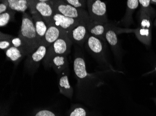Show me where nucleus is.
Returning a JSON list of instances; mask_svg holds the SVG:
<instances>
[{
	"instance_id": "f257e3e1",
	"label": "nucleus",
	"mask_w": 156,
	"mask_h": 116,
	"mask_svg": "<svg viewBox=\"0 0 156 116\" xmlns=\"http://www.w3.org/2000/svg\"><path fill=\"white\" fill-rule=\"evenodd\" d=\"M18 36L23 40L26 47L27 55L39 46L38 37L34 21L27 12L22 14V20Z\"/></svg>"
},
{
	"instance_id": "f03ea898",
	"label": "nucleus",
	"mask_w": 156,
	"mask_h": 116,
	"mask_svg": "<svg viewBox=\"0 0 156 116\" xmlns=\"http://www.w3.org/2000/svg\"><path fill=\"white\" fill-rule=\"evenodd\" d=\"M54 12L69 18L87 22L89 21L88 12L84 9L75 8L62 0H49Z\"/></svg>"
},
{
	"instance_id": "7ed1b4c3",
	"label": "nucleus",
	"mask_w": 156,
	"mask_h": 116,
	"mask_svg": "<svg viewBox=\"0 0 156 116\" xmlns=\"http://www.w3.org/2000/svg\"><path fill=\"white\" fill-rule=\"evenodd\" d=\"M73 43L68 36V33L64 32L56 41L49 46L46 55L44 59V64L49 66L51 59L56 55H69Z\"/></svg>"
},
{
	"instance_id": "20e7f679",
	"label": "nucleus",
	"mask_w": 156,
	"mask_h": 116,
	"mask_svg": "<svg viewBox=\"0 0 156 116\" xmlns=\"http://www.w3.org/2000/svg\"><path fill=\"white\" fill-rule=\"evenodd\" d=\"M87 52L99 62L108 63L106 60V43L89 35L84 45Z\"/></svg>"
},
{
	"instance_id": "39448f33",
	"label": "nucleus",
	"mask_w": 156,
	"mask_h": 116,
	"mask_svg": "<svg viewBox=\"0 0 156 116\" xmlns=\"http://www.w3.org/2000/svg\"><path fill=\"white\" fill-rule=\"evenodd\" d=\"M87 3L90 20L102 23H108L107 7L104 2L100 0H87Z\"/></svg>"
},
{
	"instance_id": "423d86ee",
	"label": "nucleus",
	"mask_w": 156,
	"mask_h": 116,
	"mask_svg": "<svg viewBox=\"0 0 156 116\" xmlns=\"http://www.w3.org/2000/svg\"><path fill=\"white\" fill-rule=\"evenodd\" d=\"M48 48L47 46L40 43L35 50L27 56L25 65L30 70L33 71L37 68L40 62L44 59Z\"/></svg>"
},
{
	"instance_id": "0eeeda50",
	"label": "nucleus",
	"mask_w": 156,
	"mask_h": 116,
	"mask_svg": "<svg viewBox=\"0 0 156 116\" xmlns=\"http://www.w3.org/2000/svg\"><path fill=\"white\" fill-rule=\"evenodd\" d=\"M106 41L109 44L115 57L120 59L122 57V49L115 30V27L108 23L105 34Z\"/></svg>"
},
{
	"instance_id": "6e6552de",
	"label": "nucleus",
	"mask_w": 156,
	"mask_h": 116,
	"mask_svg": "<svg viewBox=\"0 0 156 116\" xmlns=\"http://www.w3.org/2000/svg\"><path fill=\"white\" fill-rule=\"evenodd\" d=\"M87 23V22H81L68 33V36L73 43L79 47L84 46L85 41L89 35Z\"/></svg>"
},
{
	"instance_id": "1a4fd4ad",
	"label": "nucleus",
	"mask_w": 156,
	"mask_h": 116,
	"mask_svg": "<svg viewBox=\"0 0 156 116\" xmlns=\"http://www.w3.org/2000/svg\"><path fill=\"white\" fill-rule=\"evenodd\" d=\"M32 19L34 21L35 28L38 37L39 43L43 39L44 35L48 29V27L44 18L35 9L32 5V0H30L29 9Z\"/></svg>"
},
{
	"instance_id": "9d476101",
	"label": "nucleus",
	"mask_w": 156,
	"mask_h": 116,
	"mask_svg": "<svg viewBox=\"0 0 156 116\" xmlns=\"http://www.w3.org/2000/svg\"><path fill=\"white\" fill-rule=\"evenodd\" d=\"M32 5L44 18L48 27L50 26L54 11L49 0H32Z\"/></svg>"
},
{
	"instance_id": "9b49d317",
	"label": "nucleus",
	"mask_w": 156,
	"mask_h": 116,
	"mask_svg": "<svg viewBox=\"0 0 156 116\" xmlns=\"http://www.w3.org/2000/svg\"><path fill=\"white\" fill-rule=\"evenodd\" d=\"M82 22H84L69 18L54 12L51 25L58 27L63 31L68 33L73 28Z\"/></svg>"
},
{
	"instance_id": "f8f14e48",
	"label": "nucleus",
	"mask_w": 156,
	"mask_h": 116,
	"mask_svg": "<svg viewBox=\"0 0 156 116\" xmlns=\"http://www.w3.org/2000/svg\"><path fill=\"white\" fill-rule=\"evenodd\" d=\"M108 23H102L89 19L87 23V27L89 35L93 36L107 43L105 34Z\"/></svg>"
},
{
	"instance_id": "ddd939ff",
	"label": "nucleus",
	"mask_w": 156,
	"mask_h": 116,
	"mask_svg": "<svg viewBox=\"0 0 156 116\" xmlns=\"http://www.w3.org/2000/svg\"><path fill=\"white\" fill-rule=\"evenodd\" d=\"M138 0H128L127 1L126 12L123 18L120 21V24L126 28L134 23L133 14L139 6Z\"/></svg>"
},
{
	"instance_id": "4468645a",
	"label": "nucleus",
	"mask_w": 156,
	"mask_h": 116,
	"mask_svg": "<svg viewBox=\"0 0 156 116\" xmlns=\"http://www.w3.org/2000/svg\"><path fill=\"white\" fill-rule=\"evenodd\" d=\"M64 32V31L60 28L53 25H51L48 27L44 37L40 43H42L49 48V46L61 36Z\"/></svg>"
},
{
	"instance_id": "2eb2a0df",
	"label": "nucleus",
	"mask_w": 156,
	"mask_h": 116,
	"mask_svg": "<svg viewBox=\"0 0 156 116\" xmlns=\"http://www.w3.org/2000/svg\"><path fill=\"white\" fill-rule=\"evenodd\" d=\"M67 55H56L51 59L49 66L52 67L58 73H61L65 71L68 67Z\"/></svg>"
},
{
	"instance_id": "dca6fc26",
	"label": "nucleus",
	"mask_w": 156,
	"mask_h": 116,
	"mask_svg": "<svg viewBox=\"0 0 156 116\" xmlns=\"http://www.w3.org/2000/svg\"><path fill=\"white\" fill-rule=\"evenodd\" d=\"M4 52L7 59L16 64H18L23 58L27 56L26 53L23 50L13 46L4 51Z\"/></svg>"
},
{
	"instance_id": "f3484780",
	"label": "nucleus",
	"mask_w": 156,
	"mask_h": 116,
	"mask_svg": "<svg viewBox=\"0 0 156 116\" xmlns=\"http://www.w3.org/2000/svg\"><path fill=\"white\" fill-rule=\"evenodd\" d=\"M9 9L23 13L29 9L30 0H7Z\"/></svg>"
},
{
	"instance_id": "a211bd4d",
	"label": "nucleus",
	"mask_w": 156,
	"mask_h": 116,
	"mask_svg": "<svg viewBox=\"0 0 156 116\" xmlns=\"http://www.w3.org/2000/svg\"><path fill=\"white\" fill-rule=\"evenodd\" d=\"M59 88L61 93L67 97L71 98L73 90L70 85L67 75H62V76L59 78Z\"/></svg>"
},
{
	"instance_id": "6ab92c4d",
	"label": "nucleus",
	"mask_w": 156,
	"mask_h": 116,
	"mask_svg": "<svg viewBox=\"0 0 156 116\" xmlns=\"http://www.w3.org/2000/svg\"><path fill=\"white\" fill-rule=\"evenodd\" d=\"M16 13V11L10 9L5 13L0 14V27H5L14 20Z\"/></svg>"
},
{
	"instance_id": "aec40b11",
	"label": "nucleus",
	"mask_w": 156,
	"mask_h": 116,
	"mask_svg": "<svg viewBox=\"0 0 156 116\" xmlns=\"http://www.w3.org/2000/svg\"><path fill=\"white\" fill-rule=\"evenodd\" d=\"M64 1L69 5L78 9H85L87 6V1L85 0H64Z\"/></svg>"
},
{
	"instance_id": "412c9836",
	"label": "nucleus",
	"mask_w": 156,
	"mask_h": 116,
	"mask_svg": "<svg viewBox=\"0 0 156 116\" xmlns=\"http://www.w3.org/2000/svg\"><path fill=\"white\" fill-rule=\"evenodd\" d=\"M11 42L13 47L22 50L26 53V55L27 56L25 44H24L23 40L21 37H19L18 36L17 37L14 36V37L11 39Z\"/></svg>"
},
{
	"instance_id": "4be33fe9",
	"label": "nucleus",
	"mask_w": 156,
	"mask_h": 116,
	"mask_svg": "<svg viewBox=\"0 0 156 116\" xmlns=\"http://www.w3.org/2000/svg\"><path fill=\"white\" fill-rule=\"evenodd\" d=\"M12 47L11 40L8 39L0 40V48L2 50H6Z\"/></svg>"
},
{
	"instance_id": "5701e85b",
	"label": "nucleus",
	"mask_w": 156,
	"mask_h": 116,
	"mask_svg": "<svg viewBox=\"0 0 156 116\" xmlns=\"http://www.w3.org/2000/svg\"><path fill=\"white\" fill-rule=\"evenodd\" d=\"M70 116H86V112L83 108L78 107L71 112Z\"/></svg>"
},
{
	"instance_id": "b1692460",
	"label": "nucleus",
	"mask_w": 156,
	"mask_h": 116,
	"mask_svg": "<svg viewBox=\"0 0 156 116\" xmlns=\"http://www.w3.org/2000/svg\"><path fill=\"white\" fill-rule=\"evenodd\" d=\"M9 6L7 0L0 1V14L5 13L9 10Z\"/></svg>"
},
{
	"instance_id": "393cba45",
	"label": "nucleus",
	"mask_w": 156,
	"mask_h": 116,
	"mask_svg": "<svg viewBox=\"0 0 156 116\" xmlns=\"http://www.w3.org/2000/svg\"><path fill=\"white\" fill-rule=\"evenodd\" d=\"M139 3L141 5V8L147 9L151 8L150 0H139Z\"/></svg>"
},
{
	"instance_id": "a878e982",
	"label": "nucleus",
	"mask_w": 156,
	"mask_h": 116,
	"mask_svg": "<svg viewBox=\"0 0 156 116\" xmlns=\"http://www.w3.org/2000/svg\"><path fill=\"white\" fill-rule=\"evenodd\" d=\"M35 116H55V114L48 110H42L37 113Z\"/></svg>"
},
{
	"instance_id": "bb28decb",
	"label": "nucleus",
	"mask_w": 156,
	"mask_h": 116,
	"mask_svg": "<svg viewBox=\"0 0 156 116\" xmlns=\"http://www.w3.org/2000/svg\"><path fill=\"white\" fill-rule=\"evenodd\" d=\"M14 36L8 34H5L2 32H0V40L2 39H8V40H11V39L14 37Z\"/></svg>"
},
{
	"instance_id": "cd10ccee",
	"label": "nucleus",
	"mask_w": 156,
	"mask_h": 116,
	"mask_svg": "<svg viewBox=\"0 0 156 116\" xmlns=\"http://www.w3.org/2000/svg\"><path fill=\"white\" fill-rule=\"evenodd\" d=\"M151 3L155 4V5H156V0H152V1H151Z\"/></svg>"
},
{
	"instance_id": "c85d7f7f",
	"label": "nucleus",
	"mask_w": 156,
	"mask_h": 116,
	"mask_svg": "<svg viewBox=\"0 0 156 116\" xmlns=\"http://www.w3.org/2000/svg\"><path fill=\"white\" fill-rule=\"evenodd\" d=\"M154 24H155V26H156V20H155V23H154Z\"/></svg>"
},
{
	"instance_id": "c756f323",
	"label": "nucleus",
	"mask_w": 156,
	"mask_h": 116,
	"mask_svg": "<svg viewBox=\"0 0 156 116\" xmlns=\"http://www.w3.org/2000/svg\"><path fill=\"white\" fill-rule=\"evenodd\" d=\"M155 70H156V68H155Z\"/></svg>"
}]
</instances>
